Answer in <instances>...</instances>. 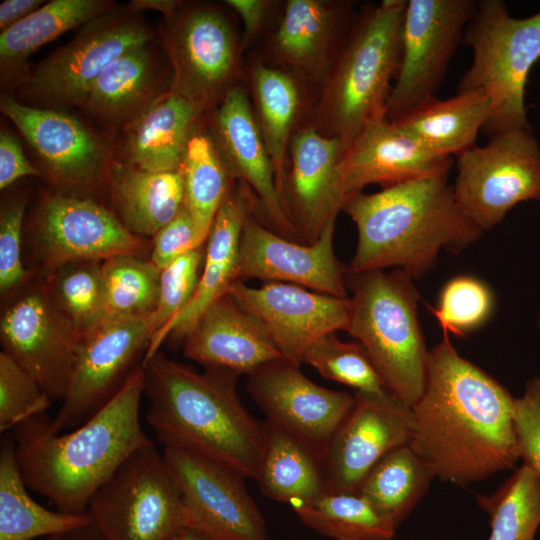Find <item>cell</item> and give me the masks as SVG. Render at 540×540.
Returning a JSON list of instances; mask_svg holds the SVG:
<instances>
[{
    "label": "cell",
    "mask_w": 540,
    "mask_h": 540,
    "mask_svg": "<svg viewBox=\"0 0 540 540\" xmlns=\"http://www.w3.org/2000/svg\"><path fill=\"white\" fill-rule=\"evenodd\" d=\"M515 398L463 358L447 334L431 351L422 395L412 406L409 445L434 477L459 486L514 467L520 450Z\"/></svg>",
    "instance_id": "6da1fadb"
},
{
    "label": "cell",
    "mask_w": 540,
    "mask_h": 540,
    "mask_svg": "<svg viewBox=\"0 0 540 540\" xmlns=\"http://www.w3.org/2000/svg\"><path fill=\"white\" fill-rule=\"evenodd\" d=\"M143 393L140 365L101 409L68 432H54L46 413L18 425L16 458L27 488L59 511L87 513L96 491L133 453L153 444L140 423Z\"/></svg>",
    "instance_id": "7a4b0ae2"
},
{
    "label": "cell",
    "mask_w": 540,
    "mask_h": 540,
    "mask_svg": "<svg viewBox=\"0 0 540 540\" xmlns=\"http://www.w3.org/2000/svg\"><path fill=\"white\" fill-rule=\"evenodd\" d=\"M146 420L165 448L208 458L244 478L256 479L264 450L263 423L236 392L238 376L199 373L157 352L144 365Z\"/></svg>",
    "instance_id": "3957f363"
},
{
    "label": "cell",
    "mask_w": 540,
    "mask_h": 540,
    "mask_svg": "<svg viewBox=\"0 0 540 540\" xmlns=\"http://www.w3.org/2000/svg\"><path fill=\"white\" fill-rule=\"evenodd\" d=\"M448 174L360 192L343 203L358 237L349 274L392 267L414 279L431 269L442 249L460 250L480 238L483 231L459 206Z\"/></svg>",
    "instance_id": "277c9868"
},
{
    "label": "cell",
    "mask_w": 540,
    "mask_h": 540,
    "mask_svg": "<svg viewBox=\"0 0 540 540\" xmlns=\"http://www.w3.org/2000/svg\"><path fill=\"white\" fill-rule=\"evenodd\" d=\"M406 5L407 0H383L366 10L327 72L318 131L337 138L344 150L368 122L386 115L401 60Z\"/></svg>",
    "instance_id": "5b68a950"
},
{
    "label": "cell",
    "mask_w": 540,
    "mask_h": 540,
    "mask_svg": "<svg viewBox=\"0 0 540 540\" xmlns=\"http://www.w3.org/2000/svg\"><path fill=\"white\" fill-rule=\"evenodd\" d=\"M349 277L352 296L346 332L364 347L390 394L411 409L423 393L429 355L413 279L400 269Z\"/></svg>",
    "instance_id": "8992f818"
},
{
    "label": "cell",
    "mask_w": 540,
    "mask_h": 540,
    "mask_svg": "<svg viewBox=\"0 0 540 540\" xmlns=\"http://www.w3.org/2000/svg\"><path fill=\"white\" fill-rule=\"evenodd\" d=\"M464 43L472 49L473 60L458 92L483 90L492 99L482 131L491 137L531 128L525 94L529 74L540 60V10L516 18L503 1L481 0L465 30Z\"/></svg>",
    "instance_id": "52a82bcc"
},
{
    "label": "cell",
    "mask_w": 540,
    "mask_h": 540,
    "mask_svg": "<svg viewBox=\"0 0 540 540\" xmlns=\"http://www.w3.org/2000/svg\"><path fill=\"white\" fill-rule=\"evenodd\" d=\"M87 513L102 540H168L187 526L182 493L154 443L118 468Z\"/></svg>",
    "instance_id": "ba28073f"
},
{
    "label": "cell",
    "mask_w": 540,
    "mask_h": 540,
    "mask_svg": "<svg viewBox=\"0 0 540 540\" xmlns=\"http://www.w3.org/2000/svg\"><path fill=\"white\" fill-rule=\"evenodd\" d=\"M456 164L455 198L483 232L519 203L540 201V144L532 128L495 134L458 155Z\"/></svg>",
    "instance_id": "9c48e42d"
},
{
    "label": "cell",
    "mask_w": 540,
    "mask_h": 540,
    "mask_svg": "<svg viewBox=\"0 0 540 540\" xmlns=\"http://www.w3.org/2000/svg\"><path fill=\"white\" fill-rule=\"evenodd\" d=\"M476 7L474 0H407L400 65L386 104L390 121L435 97Z\"/></svg>",
    "instance_id": "30bf717a"
},
{
    "label": "cell",
    "mask_w": 540,
    "mask_h": 540,
    "mask_svg": "<svg viewBox=\"0 0 540 540\" xmlns=\"http://www.w3.org/2000/svg\"><path fill=\"white\" fill-rule=\"evenodd\" d=\"M151 338L148 319L105 318L80 336L67 393L50 427L71 430L93 416L121 388Z\"/></svg>",
    "instance_id": "8fae6325"
},
{
    "label": "cell",
    "mask_w": 540,
    "mask_h": 540,
    "mask_svg": "<svg viewBox=\"0 0 540 540\" xmlns=\"http://www.w3.org/2000/svg\"><path fill=\"white\" fill-rule=\"evenodd\" d=\"M150 39L148 28L132 12L111 10L85 24L72 41L43 60L25 81L26 90L54 103L83 106L97 77Z\"/></svg>",
    "instance_id": "7c38bea8"
},
{
    "label": "cell",
    "mask_w": 540,
    "mask_h": 540,
    "mask_svg": "<svg viewBox=\"0 0 540 540\" xmlns=\"http://www.w3.org/2000/svg\"><path fill=\"white\" fill-rule=\"evenodd\" d=\"M162 456L182 493L187 526L215 540H267L264 518L243 476L178 448L167 447Z\"/></svg>",
    "instance_id": "4fadbf2b"
},
{
    "label": "cell",
    "mask_w": 540,
    "mask_h": 540,
    "mask_svg": "<svg viewBox=\"0 0 540 540\" xmlns=\"http://www.w3.org/2000/svg\"><path fill=\"white\" fill-rule=\"evenodd\" d=\"M3 351L23 367L52 400H63L80 334L50 291H31L5 310Z\"/></svg>",
    "instance_id": "5bb4252c"
},
{
    "label": "cell",
    "mask_w": 540,
    "mask_h": 540,
    "mask_svg": "<svg viewBox=\"0 0 540 540\" xmlns=\"http://www.w3.org/2000/svg\"><path fill=\"white\" fill-rule=\"evenodd\" d=\"M261 326L283 359L300 366L319 338L348 326L351 301L285 282L235 281L228 292Z\"/></svg>",
    "instance_id": "9a60e30c"
},
{
    "label": "cell",
    "mask_w": 540,
    "mask_h": 540,
    "mask_svg": "<svg viewBox=\"0 0 540 540\" xmlns=\"http://www.w3.org/2000/svg\"><path fill=\"white\" fill-rule=\"evenodd\" d=\"M247 389L266 422L322 454L355 401L348 392L314 383L298 365L285 359L263 365L248 375Z\"/></svg>",
    "instance_id": "2e32d148"
},
{
    "label": "cell",
    "mask_w": 540,
    "mask_h": 540,
    "mask_svg": "<svg viewBox=\"0 0 540 540\" xmlns=\"http://www.w3.org/2000/svg\"><path fill=\"white\" fill-rule=\"evenodd\" d=\"M36 249L44 268L54 273L75 261H104L135 255L144 243L103 206L62 194L45 199L36 218Z\"/></svg>",
    "instance_id": "e0dca14e"
},
{
    "label": "cell",
    "mask_w": 540,
    "mask_h": 540,
    "mask_svg": "<svg viewBox=\"0 0 540 540\" xmlns=\"http://www.w3.org/2000/svg\"><path fill=\"white\" fill-rule=\"evenodd\" d=\"M354 405L323 452L328 491L357 492L372 467L392 449L409 444L411 409L391 394L355 392Z\"/></svg>",
    "instance_id": "ac0fdd59"
},
{
    "label": "cell",
    "mask_w": 540,
    "mask_h": 540,
    "mask_svg": "<svg viewBox=\"0 0 540 540\" xmlns=\"http://www.w3.org/2000/svg\"><path fill=\"white\" fill-rule=\"evenodd\" d=\"M167 46L173 65V92L202 111L231 88L238 63V45L227 18L200 7L172 20Z\"/></svg>",
    "instance_id": "d6986e66"
},
{
    "label": "cell",
    "mask_w": 540,
    "mask_h": 540,
    "mask_svg": "<svg viewBox=\"0 0 540 540\" xmlns=\"http://www.w3.org/2000/svg\"><path fill=\"white\" fill-rule=\"evenodd\" d=\"M336 216L313 244L296 242L266 229L250 215L240 240L237 281L285 282L347 298L346 280L334 252Z\"/></svg>",
    "instance_id": "ffe728a7"
},
{
    "label": "cell",
    "mask_w": 540,
    "mask_h": 540,
    "mask_svg": "<svg viewBox=\"0 0 540 540\" xmlns=\"http://www.w3.org/2000/svg\"><path fill=\"white\" fill-rule=\"evenodd\" d=\"M451 157L435 155L399 131L381 115L368 122L344 150L338 164L344 203L369 184L383 188L449 173Z\"/></svg>",
    "instance_id": "44dd1931"
},
{
    "label": "cell",
    "mask_w": 540,
    "mask_h": 540,
    "mask_svg": "<svg viewBox=\"0 0 540 540\" xmlns=\"http://www.w3.org/2000/svg\"><path fill=\"white\" fill-rule=\"evenodd\" d=\"M216 130L231 174L254 191L276 233L304 243L280 199L271 159L247 94L241 87H231L222 98L216 113Z\"/></svg>",
    "instance_id": "7402d4cb"
},
{
    "label": "cell",
    "mask_w": 540,
    "mask_h": 540,
    "mask_svg": "<svg viewBox=\"0 0 540 540\" xmlns=\"http://www.w3.org/2000/svg\"><path fill=\"white\" fill-rule=\"evenodd\" d=\"M343 151L337 138L314 126L302 128L290 142L287 203L305 244L315 243L328 220L342 210L338 164Z\"/></svg>",
    "instance_id": "603a6c76"
},
{
    "label": "cell",
    "mask_w": 540,
    "mask_h": 540,
    "mask_svg": "<svg viewBox=\"0 0 540 540\" xmlns=\"http://www.w3.org/2000/svg\"><path fill=\"white\" fill-rule=\"evenodd\" d=\"M0 106L59 183L88 186L100 177L105 151L79 120L57 110L26 106L10 96H4Z\"/></svg>",
    "instance_id": "cb8c5ba5"
},
{
    "label": "cell",
    "mask_w": 540,
    "mask_h": 540,
    "mask_svg": "<svg viewBox=\"0 0 540 540\" xmlns=\"http://www.w3.org/2000/svg\"><path fill=\"white\" fill-rule=\"evenodd\" d=\"M184 341L187 358L238 377L283 359L258 322L229 293L202 313Z\"/></svg>",
    "instance_id": "d4e9b609"
},
{
    "label": "cell",
    "mask_w": 540,
    "mask_h": 540,
    "mask_svg": "<svg viewBox=\"0 0 540 540\" xmlns=\"http://www.w3.org/2000/svg\"><path fill=\"white\" fill-rule=\"evenodd\" d=\"M254 200L245 183L231 188L208 235L204 267L192 300L171 324L151 337L142 365L158 352L167 336L184 340L202 313L237 281L241 235Z\"/></svg>",
    "instance_id": "484cf974"
},
{
    "label": "cell",
    "mask_w": 540,
    "mask_h": 540,
    "mask_svg": "<svg viewBox=\"0 0 540 540\" xmlns=\"http://www.w3.org/2000/svg\"><path fill=\"white\" fill-rule=\"evenodd\" d=\"M491 111L490 95L474 90L448 99L433 97L391 122L431 153L452 158L475 146Z\"/></svg>",
    "instance_id": "4316f807"
},
{
    "label": "cell",
    "mask_w": 540,
    "mask_h": 540,
    "mask_svg": "<svg viewBox=\"0 0 540 540\" xmlns=\"http://www.w3.org/2000/svg\"><path fill=\"white\" fill-rule=\"evenodd\" d=\"M201 112L172 90L157 96L129 125L126 163L152 172L178 171Z\"/></svg>",
    "instance_id": "83f0119b"
},
{
    "label": "cell",
    "mask_w": 540,
    "mask_h": 540,
    "mask_svg": "<svg viewBox=\"0 0 540 540\" xmlns=\"http://www.w3.org/2000/svg\"><path fill=\"white\" fill-rule=\"evenodd\" d=\"M111 193L123 225L135 235L155 236L185 203L180 171L152 172L110 163Z\"/></svg>",
    "instance_id": "f1b7e54d"
},
{
    "label": "cell",
    "mask_w": 540,
    "mask_h": 540,
    "mask_svg": "<svg viewBox=\"0 0 540 540\" xmlns=\"http://www.w3.org/2000/svg\"><path fill=\"white\" fill-rule=\"evenodd\" d=\"M263 429L264 450L255 479L260 492L292 507L324 493L323 454L266 421Z\"/></svg>",
    "instance_id": "f546056e"
},
{
    "label": "cell",
    "mask_w": 540,
    "mask_h": 540,
    "mask_svg": "<svg viewBox=\"0 0 540 540\" xmlns=\"http://www.w3.org/2000/svg\"><path fill=\"white\" fill-rule=\"evenodd\" d=\"M20 474L13 434H7L0 448V540H37L64 536L91 525L88 513L52 511L28 494Z\"/></svg>",
    "instance_id": "4dcf8cb0"
},
{
    "label": "cell",
    "mask_w": 540,
    "mask_h": 540,
    "mask_svg": "<svg viewBox=\"0 0 540 540\" xmlns=\"http://www.w3.org/2000/svg\"><path fill=\"white\" fill-rule=\"evenodd\" d=\"M345 10L320 0H289L274 35V50L303 76L319 77L332 60L331 49Z\"/></svg>",
    "instance_id": "1f68e13d"
},
{
    "label": "cell",
    "mask_w": 540,
    "mask_h": 540,
    "mask_svg": "<svg viewBox=\"0 0 540 540\" xmlns=\"http://www.w3.org/2000/svg\"><path fill=\"white\" fill-rule=\"evenodd\" d=\"M155 67L148 43L111 63L92 84L84 107L108 121L135 120L155 99Z\"/></svg>",
    "instance_id": "d6a6232c"
},
{
    "label": "cell",
    "mask_w": 540,
    "mask_h": 540,
    "mask_svg": "<svg viewBox=\"0 0 540 540\" xmlns=\"http://www.w3.org/2000/svg\"><path fill=\"white\" fill-rule=\"evenodd\" d=\"M252 84L257 122L272 162L277 190L292 219L286 196V152L299 107V91L288 74L260 62L252 67Z\"/></svg>",
    "instance_id": "836d02e7"
},
{
    "label": "cell",
    "mask_w": 540,
    "mask_h": 540,
    "mask_svg": "<svg viewBox=\"0 0 540 540\" xmlns=\"http://www.w3.org/2000/svg\"><path fill=\"white\" fill-rule=\"evenodd\" d=\"M434 474L409 444L385 454L357 492L398 527L425 495Z\"/></svg>",
    "instance_id": "e575fe53"
},
{
    "label": "cell",
    "mask_w": 540,
    "mask_h": 540,
    "mask_svg": "<svg viewBox=\"0 0 540 540\" xmlns=\"http://www.w3.org/2000/svg\"><path fill=\"white\" fill-rule=\"evenodd\" d=\"M179 171L184 182V204L193 218L198 244L202 246L232 188V174L214 142L201 132L192 133Z\"/></svg>",
    "instance_id": "d590c367"
},
{
    "label": "cell",
    "mask_w": 540,
    "mask_h": 540,
    "mask_svg": "<svg viewBox=\"0 0 540 540\" xmlns=\"http://www.w3.org/2000/svg\"><path fill=\"white\" fill-rule=\"evenodd\" d=\"M293 510L303 524L335 540H391L397 529L358 492L326 490Z\"/></svg>",
    "instance_id": "8d00e7d4"
},
{
    "label": "cell",
    "mask_w": 540,
    "mask_h": 540,
    "mask_svg": "<svg viewBox=\"0 0 540 540\" xmlns=\"http://www.w3.org/2000/svg\"><path fill=\"white\" fill-rule=\"evenodd\" d=\"M111 8V2L102 0L50 1L1 32L2 68L20 66L39 47L104 15Z\"/></svg>",
    "instance_id": "74e56055"
},
{
    "label": "cell",
    "mask_w": 540,
    "mask_h": 540,
    "mask_svg": "<svg viewBox=\"0 0 540 540\" xmlns=\"http://www.w3.org/2000/svg\"><path fill=\"white\" fill-rule=\"evenodd\" d=\"M490 516L489 540H534L540 526V476L523 464L489 495H477Z\"/></svg>",
    "instance_id": "f35d334b"
},
{
    "label": "cell",
    "mask_w": 540,
    "mask_h": 540,
    "mask_svg": "<svg viewBox=\"0 0 540 540\" xmlns=\"http://www.w3.org/2000/svg\"><path fill=\"white\" fill-rule=\"evenodd\" d=\"M104 319L148 318L155 310L161 270L151 261L122 255L102 261Z\"/></svg>",
    "instance_id": "ab89813d"
},
{
    "label": "cell",
    "mask_w": 540,
    "mask_h": 540,
    "mask_svg": "<svg viewBox=\"0 0 540 540\" xmlns=\"http://www.w3.org/2000/svg\"><path fill=\"white\" fill-rule=\"evenodd\" d=\"M302 363L313 367L323 378L355 389L356 392L389 395L384 381L359 342H343L335 333L313 342L305 351Z\"/></svg>",
    "instance_id": "60d3db41"
},
{
    "label": "cell",
    "mask_w": 540,
    "mask_h": 540,
    "mask_svg": "<svg viewBox=\"0 0 540 540\" xmlns=\"http://www.w3.org/2000/svg\"><path fill=\"white\" fill-rule=\"evenodd\" d=\"M58 269L49 290L80 336L104 319L102 261L73 262Z\"/></svg>",
    "instance_id": "b9f144b4"
},
{
    "label": "cell",
    "mask_w": 540,
    "mask_h": 540,
    "mask_svg": "<svg viewBox=\"0 0 540 540\" xmlns=\"http://www.w3.org/2000/svg\"><path fill=\"white\" fill-rule=\"evenodd\" d=\"M494 308L490 288L473 276H457L442 288L436 307L430 308L444 334L464 336L484 325Z\"/></svg>",
    "instance_id": "7bdbcfd3"
},
{
    "label": "cell",
    "mask_w": 540,
    "mask_h": 540,
    "mask_svg": "<svg viewBox=\"0 0 540 540\" xmlns=\"http://www.w3.org/2000/svg\"><path fill=\"white\" fill-rule=\"evenodd\" d=\"M52 399L12 357L0 353V431L45 413Z\"/></svg>",
    "instance_id": "ee69618b"
},
{
    "label": "cell",
    "mask_w": 540,
    "mask_h": 540,
    "mask_svg": "<svg viewBox=\"0 0 540 540\" xmlns=\"http://www.w3.org/2000/svg\"><path fill=\"white\" fill-rule=\"evenodd\" d=\"M202 259L199 247L161 270L156 308L147 318L151 337L171 324L192 300L201 275Z\"/></svg>",
    "instance_id": "f6af8a7d"
},
{
    "label": "cell",
    "mask_w": 540,
    "mask_h": 540,
    "mask_svg": "<svg viewBox=\"0 0 540 540\" xmlns=\"http://www.w3.org/2000/svg\"><path fill=\"white\" fill-rule=\"evenodd\" d=\"M25 203L14 201L0 215V289L6 292L19 285L27 275L21 259V231Z\"/></svg>",
    "instance_id": "bcb514c9"
},
{
    "label": "cell",
    "mask_w": 540,
    "mask_h": 540,
    "mask_svg": "<svg viewBox=\"0 0 540 540\" xmlns=\"http://www.w3.org/2000/svg\"><path fill=\"white\" fill-rule=\"evenodd\" d=\"M514 424L523 464L540 476V376L529 380L515 398Z\"/></svg>",
    "instance_id": "7dc6e473"
},
{
    "label": "cell",
    "mask_w": 540,
    "mask_h": 540,
    "mask_svg": "<svg viewBox=\"0 0 540 540\" xmlns=\"http://www.w3.org/2000/svg\"><path fill=\"white\" fill-rule=\"evenodd\" d=\"M199 247L193 218L184 204L177 216L154 236L150 261L163 270L182 255Z\"/></svg>",
    "instance_id": "c3c4849f"
},
{
    "label": "cell",
    "mask_w": 540,
    "mask_h": 540,
    "mask_svg": "<svg viewBox=\"0 0 540 540\" xmlns=\"http://www.w3.org/2000/svg\"><path fill=\"white\" fill-rule=\"evenodd\" d=\"M40 175L25 157L17 139L2 131L0 134V188L4 189L24 176Z\"/></svg>",
    "instance_id": "681fc988"
},
{
    "label": "cell",
    "mask_w": 540,
    "mask_h": 540,
    "mask_svg": "<svg viewBox=\"0 0 540 540\" xmlns=\"http://www.w3.org/2000/svg\"><path fill=\"white\" fill-rule=\"evenodd\" d=\"M226 3L242 19L246 38H251L259 30L270 6V2L265 0H227Z\"/></svg>",
    "instance_id": "f907efd6"
},
{
    "label": "cell",
    "mask_w": 540,
    "mask_h": 540,
    "mask_svg": "<svg viewBox=\"0 0 540 540\" xmlns=\"http://www.w3.org/2000/svg\"><path fill=\"white\" fill-rule=\"evenodd\" d=\"M41 0H5L0 4V29L3 32L40 8Z\"/></svg>",
    "instance_id": "816d5d0a"
},
{
    "label": "cell",
    "mask_w": 540,
    "mask_h": 540,
    "mask_svg": "<svg viewBox=\"0 0 540 540\" xmlns=\"http://www.w3.org/2000/svg\"><path fill=\"white\" fill-rule=\"evenodd\" d=\"M181 5L180 1L174 0H133L131 2V8L134 11H139L141 9H153L160 11L165 15L168 21L174 19L175 12L177 7Z\"/></svg>",
    "instance_id": "f5cc1de1"
},
{
    "label": "cell",
    "mask_w": 540,
    "mask_h": 540,
    "mask_svg": "<svg viewBox=\"0 0 540 540\" xmlns=\"http://www.w3.org/2000/svg\"><path fill=\"white\" fill-rule=\"evenodd\" d=\"M168 540H215L205 532L192 527L184 526L174 533Z\"/></svg>",
    "instance_id": "db71d44e"
},
{
    "label": "cell",
    "mask_w": 540,
    "mask_h": 540,
    "mask_svg": "<svg viewBox=\"0 0 540 540\" xmlns=\"http://www.w3.org/2000/svg\"><path fill=\"white\" fill-rule=\"evenodd\" d=\"M70 538L71 540H102L92 524L79 532L71 534Z\"/></svg>",
    "instance_id": "11a10c76"
},
{
    "label": "cell",
    "mask_w": 540,
    "mask_h": 540,
    "mask_svg": "<svg viewBox=\"0 0 540 540\" xmlns=\"http://www.w3.org/2000/svg\"><path fill=\"white\" fill-rule=\"evenodd\" d=\"M37 540H71V538H70V535H64V536L59 535V536L44 537Z\"/></svg>",
    "instance_id": "9f6ffc18"
},
{
    "label": "cell",
    "mask_w": 540,
    "mask_h": 540,
    "mask_svg": "<svg viewBox=\"0 0 540 540\" xmlns=\"http://www.w3.org/2000/svg\"><path fill=\"white\" fill-rule=\"evenodd\" d=\"M539 328H540V317H539Z\"/></svg>",
    "instance_id": "6f0895ef"
}]
</instances>
